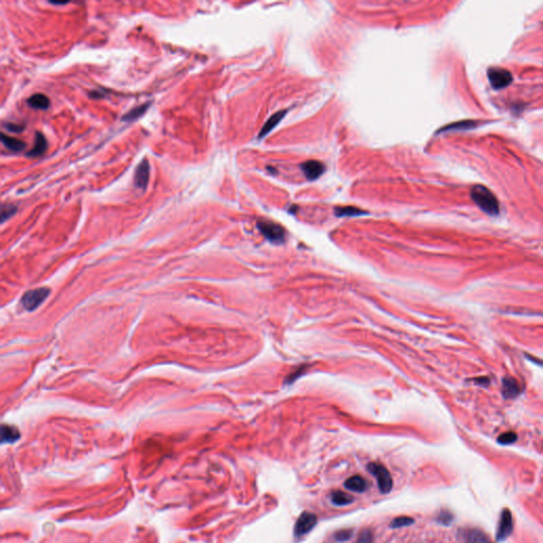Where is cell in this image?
I'll return each instance as SVG.
<instances>
[{
    "label": "cell",
    "instance_id": "1",
    "mask_svg": "<svg viewBox=\"0 0 543 543\" xmlns=\"http://www.w3.org/2000/svg\"><path fill=\"white\" fill-rule=\"evenodd\" d=\"M471 199L484 212L490 216L500 214V205L496 195L490 190L482 185H475L471 188Z\"/></svg>",
    "mask_w": 543,
    "mask_h": 543
},
{
    "label": "cell",
    "instance_id": "2",
    "mask_svg": "<svg viewBox=\"0 0 543 543\" xmlns=\"http://www.w3.org/2000/svg\"><path fill=\"white\" fill-rule=\"evenodd\" d=\"M368 471L376 476L380 491L382 494H388L393 488V480L387 469L380 464L371 463L368 465Z\"/></svg>",
    "mask_w": 543,
    "mask_h": 543
},
{
    "label": "cell",
    "instance_id": "3",
    "mask_svg": "<svg viewBox=\"0 0 543 543\" xmlns=\"http://www.w3.org/2000/svg\"><path fill=\"white\" fill-rule=\"evenodd\" d=\"M488 80L495 90H503L512 82V75L510 71L504 68H490L488 70Z\"/></svg>",
    "mask_w": 543,
    "mask_h": 543
},
{
    "label": "cell",
    "instance_id": "4",
    "mask_svg": "<svg viewBox=\"0 0 543 543\" xmlns=\"http://www.w3.org/2000/svg\"><path fill=\"white\" fill-rule=\"evenodd\" d=\"M258 227L263 236L274 243H280L284 240V230L280 225L264 220L258 222Z\"/></svg>",
    "mask_w": 543,
    "mask_h": 543
},
{
    "label": "cell",
    "instance_id": "5",
    "mask_svg": "<svg viewBox=\"0 0 543 543\" xmlns=\"http://www.w3.org/2000/svg\"><path fill=\"white\" fill-rule=\"evenodd\" d=\"M49 295V290L46 288H40L35 289L32 291L27 292L21 298V305L24 306L25 309L28 311H32L36 309L44 300H45Z\"/></svg>",
    "mask_w": 543,
    "mask_h": 543
},
{
    "label": "cell",
    "instance_id": "6",
    "mask_svg": "<svg viewBox=\"0 0 543 543\" xmlns=\"http://www.w3.org/2000/svg\"><path fill=\"white\" fill-rule=\"evenodd\" d=\"M317 516L313 515V513L304 512L303 515L298 518L296 522L295 531H294L295 535L300 537V536L308 534L314 527V525L317 524Z\"/></svg>",
    "mask_w": 543,
    "mask_h": 543
},
{
    "label": "cell",
    "instance_id": "7",
    "mask_svg": "<svg viewBox=\"0 0 543 543\" xmlns=\"http://www.w3.org/2000/svg\"><path fill=\"white\" fill-rule=\"evenodd\" d=\"M303 172L306 178L310 181L318 179L319 176L324 174L326 167L325 165L317 160H308L302 165Z\"/></svg>",
    "mask_w": 543,
    "mask_h": 543
},
{
    "label": "cell",
    "instance_id": "8",
    "mask_svg": "<svg viewBox=\"0 0 543 543\" xmlns=\"http://www.w3.org/2000/svg\"><path fill=\"white\" fill-rule=\"evenodd\" d=\"M522 393L520 383L515 378L506 377L502 381V395L505 399H515Z\"/></svg>",
    "mask_w": 543,
    "mask_h": 543
},
{
    "label": "cell",
    "instance_id": "9",
    "mask_svg": "<svg viewBox=\"0 0 543 543\" xmlns=\"http://www.w3.org/2000/svg\"><path fill=\"white\" fill-rule=\"evenodd\" d=\"M150 178V165L149 161L146 159H143L140 164L138 165L135 171V186L139 189L144 190L148 186Z\"/></svg>",
    "mask_w": 543,
    "mask_h": 543
},
{
    "label": "cell",
    "instance_id": "10",
    "mask_svg": "<svg viewBox=\"0 0 543 543\" xmlns=\"http://www.w3.org/2000/svg\"><path fill=\"white\" fill-rule=\"evenodd\" d=\"M47 146H48V143H47V140H46L45 136H44V135L41 134V133H36L34 146L32 148V150L29 151L28 156H30V157H38V156L43 155V154L46 152Z\"/></svg>",
    "mask_w": 543,
    "mask_h": 543
},
{
    "label": "cell",
    "instance_id": "11",
    "mask_svg": "<svg viewBox=\"0 0 543 543\" xmlns=\"http://www.w3.org/2000/svg\"><path fill=\"white\" fill-rule=\"evenodd\" d=\"M345 487L348 490L356 491V493H363V491L367 489V483H366L362 476L355 475L345 482Z\"/></svg>",
    "mask_w": 543,
    "mask_h": 543
},
{
    "label": "cell",
    "instance_id": "12",
    "mask_svg": "<svg viewBox=\"0 0 543 543\" xmlns=\"http://www.w3.org/2000/svg\"><path fill=\"white\" fill-rule=\"evenodd\" d=\"M27 102L31 107L36 109H42V111H45V109H47L50 106V101L48 97L43 93L33 94V96H31L28 99Z\"/></svg>",
    "mask_w": 543,
    "mask_h": 543
},
{
    "label": "cell",
    "instance_id": "13",
    "mask_svg": "<svg viewBox=\"0 0 543 543\" xmlns=\"http://www.w3.org/2000/svg\"><path fill=\"white\" fill-rule=\"evenodd\" d=\"M1 141L4 144L5 148H8L13 152L23 151L26 146V143L23 140L5 135L4 133L1 134Z\"/></svg>",
    "mask_w": 543,
    "mask_h": 543
},
{
    "label": "cell",
    "instance_id": "14",
    "mask_svg": "<svg viewBox=\"0 0 543 543\" xmlns=\"http://www.w3.org/2000/svg\"><path fill=\"white\" fill-rule=\"evenodd\" d=\"M284 115H285V112L281 111V112H278V113H276V114H274L273 116H272L271 118L267 121V123L263 126L261 132L259 133V137L262 138L266 135H268L270 132L273 130L274 128H276L277 124L281 121V119L283 118Z\"/></svg>",
    "mask_w": 543,
    "mask_h": 543
},
{
    "label": "cell",
    "instance_id": "15",
    "mask_svg": "<svg viewBox=\"0 0 543 543\" xmlns=\"http://www.w3.org/2000/svg\"><path fill=\"white\" fill-rule=\"evenodd\" d=\"M510 528H511V518H510V513L505 511L503 513V518H502V523H501V526H500V530H498V539H504L506 536H508L509 533H510Z\"/></svg>",
    "mask_w": 543,
    "mask_h": 543
},
{
    "label": "cell",
    "instance_id": "16",
    "mask_svg": "<svg viewBox=\"0 0 543 543\" xmlns=\"http://www.w3.org/2000/svg\"><path fill=\"white\" fill-rule=\"evenodd\" d=\"M19 438V432L16 428L10 425L2 427V443H13Z\"/></svg>",
    "mask_w": 543,
    "mask_h": 543
},
{
    "label": "cell",
    "instance_id": "17",
    "mask_svg": "<svg viewBox=\"0 0 543 543\" xmlns=\"http://www.w3.org/2000/svg\"><path fill=\"white\" fill-rule=\"evenodd\" d=\"M364 214H366V211H363L361 209L351 207V206L335 208V215L337 217H356V216H361Z\"/></svg>",
    "mask_w": 543,
    "mask_h": 543
},
{
    "label": "cell",
    "instance_id": "18",
    "mask_svg": "<svg viewBox=\"0 0 543 543\" xmlns=\"http://www.w3.org/2000/svg\"><path fill=\"white\" fill-rule=\"evenodd\" d=\"M331 501L335 505L344 506V505L350 504L352 501H354V498H352V497H350L348 494L342 493V491H336V493H333L331 495Z\"/></svg>",
    "mask_w": 543,
    "mask_h": 543
},
{
    "label": "cell",
    "instance_id": "19",
    "mask_svg": "<svg viewBox=\"0 0 543 543\" xmlns=\"http://www.w3.org/2000/svg\"><path fill=\"white\" fill-rule=\"evenodd\" d=\"M476 126H478V122H475V121H471V120L459 121V122H456V123L450 124V126H448V127H445V129L440 130V132H442V131H452V130H468V129H473Z\"/></svg>",
    "mask_w": 543,
    "mask_h": 543
},
{
    "label": "cell",
    "instance_id": "20",
    "mask_svg": "<svg viewBox=\"0 0 543 543\" xmlns=\"http://www.w3.org/2000/svg\"><path fill=\"white\" fill-rule=\"evenodd\" d=\"M149 106H150V104L148 103V104H142V105L138 106L134 109H132V111L129 114H127L126 116H123V120L124 121H126V120H135V119L139 118V117L145 113L146 108H148Z\"/></svg>",
    "mask_w": 543,
    "mask_h": 543
},
{
    "label": "cell",
    "instance_id": "21",
    "mask_svg": "<svg viewBox=\"0 0 543 543\" xmlns=\"http://www.w3.org/2000/svg\"><path fill=\"white\" fill-rule=\"evenodd\" d=\"M516 440H517V434L513 432L503 433V434L498 436V442L502 445H509V444L515 443Z\"/></svg>",
    "mask_w": 543,
    "mask_h": 543
},
{
    "label": "cell",
    "instance_id": "22",
    "mask_svg": "<svg viewBox=\"0 0 543 543\" xmlns=\"http://www.w3.org/2000/svg\"><path fill=\"white\" fill-rule=\"evenodd\" d=\"M469 543H490L482 533L473 532L469 536Z\"/></svg>",
    "mask_w": 543,
    "mask_h": 543
},
{
    "label": "cell",
    "instance_id": "23",
    "mask_svg": "<svg viewBox=\"0 0 543 543\" xmlns=\"http://www.w3.org/2000/svg\"><path fill=\"white\" fill-rule=\"evenodd\" d=\"M414 522L413 519H410L408 517H400V518H397L395 519L391 526L392 527H401V526H407L409 524H412Z\"/></svg>",
    "mask_w": 543,
    "mask_h": 543
},
{
    "label": "cell",
    "instance_id": "24",
    "mask_svg": "<svg viewBox=\"0 0 543 543\" xmlns=\"http://www.w3.org/2000/svg\"><path fill=\"white\" fill-rule=\"evenodd\" d=\"M357 543H373L371 532L369 530H364L361 534H360Z\"/></svg>",
    "mask_w": 543,
    "mask_h": 543
},
{
    "label": "cell",
    "instance_id": "25",
    "mask_svg": "<svg viewBox=\"0 0 543 543\" xmlns=\"http://www.w3.org/2000/svg\"><path fill=\"white\" fill-rule=\"evenodd\" d=\"M16 211V207L13 206V205H3L2 206V222H4L6 219L10 218L11 216H13L14 214H15Z\"/></svg>",
    "mask_w": 543,
    "mask_h": 543
},
{
    "label": "cell",
    "instance_id": "26",
    "mask_svg": "<svg viewBox=\"0 0 543 543\" xmlns=\"http://www.w3.org/2000/svg\"><path fill=\"white\" fill-rule=\"evenodd\" d=\"M4 126L6 127V129H8L9 131L15 132V133H17V132H21L24 130V126H18V124H14V123H6V124H4Z\"/></svg>",
    "mask_w": 543,
    "mask_h": 543
},
{
    "label": "cell",
    "instance_id": "27",
    "mask_svg": "<svg viewBox=\"0 0 543 543\" xmlns=\"http://www.w3.org/2000/svg\"><path fill=\"white\" fill-rule=\"evenodd\" d=\"M473 381H474V383L482 385V386H486L490 383V380L487 377H479V378L473 379Z\"/></svg>",
    "mask_w": 543,
    "mask_h": 543
}]
</instances>
